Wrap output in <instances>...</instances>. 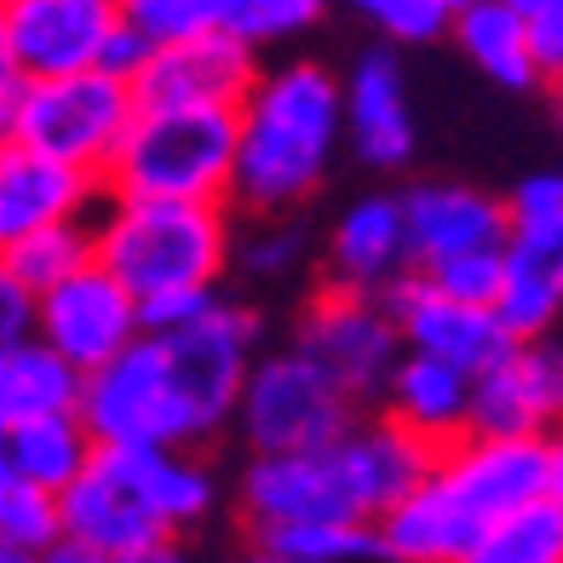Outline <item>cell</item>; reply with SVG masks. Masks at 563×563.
Masks as SVG:
<instances>
[{
	"mask_svg": "<svg viewBox=\"0 0 563 563\" xmlns=\"http://www.w3.org/2000/svg\"><path fill=\"white\" fill-rule=\"evenodd\" d=\"M265 351L253 305L213 299L178 328H144L121 356L87 374L81 420L98 443H185L201 449L236 426L247 374Z\"/></svg>",
	"mask_w": 563,
	"mask_h": 563,
	"instance_id": "cell-1",
	"label": "cell"
},
{
	"mask_svg": "<svg viewBox=\"0 0 563 563\" xmlns=\"http://www.w3.org/2000/svg\"><path fill=\"white\" fill-rule=\"evenodd\" d=\"M236 115L242 144L230 201L242 213H305L345 150V75L322 58L265 64Z\"/></svg>",
	"mask_w": 563,
	"mask_h": 563,
	"instance_id": "cell-2",
	"label": "cell"
},
{
	"mask_svg": "<svg viewBox=\"0 0 563 563\" xmlns=\"http://www.w3.org/2000/svg\"><path fill=\"white\" fill-rule=\"evenodd\" d=\"M552 495V438L466 431L438 454L431 477L379 518L386 563H460L495 518Z\"/></svg>",
	"mask_w": 563,
	"mask_h": 563,
	"instance_id": "cell-3",
	"label": "cell"
},
{
	"mask_svg": "<svg viewBox=\"0 0 563 563\" xmlns=\"http://www.w3.org/2000/svg\"><path fill=\"white\" fill-rule=\"evenodd\" d=\"M98 224V265H110L139 299L219 288L236 271L230 201L110 196Z\"/></svg>",
	"mask_w": 563,
	"mask_h": 563,
	"instance_id": "cell-4",
	"label": "cell"
},
{
	"mask_svg": "<svg viewBox=\"0 0 563 563\" xmlns=\"http://www.w3.org/2000/svg\"><path fill=\"white\" fill-rule=\"evenodd\" d=\"M236 144H242L236 104L139 110L104 173V185L110 196L230 201L236 196Z\"/></svg>",
	"mask_w": 563,
	"mask_h": 563,
	"instance_id": "cell-5",
	"label": "cell"
},
{
	"mask_svg": "<svg viewBox=\"0 0 563 563\" xmlns=\"http://www.w3.org/2000/svg\"><path fill=\"white\" fill-rule=\"evenodd\" d=\"M133 115H139L133 81H121L110 69L41 75V81L0 69V133H7V144L110 173Z\"/></svg>",
	"mask_w": 563,
	"mask_h": 563,
	"instance_id": "cell-6",
	"label": "cell"
},
{
	"mask_svg": "<svg viewBox=\"0 0 563 563\" xmlns=\"http://www.w3.org/2000/svg\"><path fill=\"white\" fill-rule=\"evenodd\" d=\"M356 408L363 402L288 340L276 351H260L230 431L242 438L247 454H294V449L340 443L356 426Z\"/></svg>",
	"mask_w": 563,
	"mask_h": 563,
	"instance_id": "cell-7",
	"label": "cell"
},
{
	"mask_svg": "<svg viewBox=\"0 0 563 563\" xmlns=\"http://www.w3.org/2000/svg\"><path fill=\"white\" fill-rule=\"evenodd\" d=\"M294 345L322 363L356 402H379L391 386V374L402 363V328L391 317L386 294L368 288H345V282H328L305 294V305L294 311Z\"/></svg>",
	"mask_w": 563,
	"mask_h": 563,
	"instance_id": "cell-8",
	"label": "cell"
},
{
	"mask_svg": "<svg viewBox=\"0 0 563 563\" xmlns=\"http://www.w3.org/2000/svg\"><path fill=\"white\" fill-rule=\"evenodd\" d=\"M236 518L247 534H265L282 523L374 518V511L363 500V483H356L345 438H340V443L294 449V454H247V466L236 472Z\"/></svg>",
	"mask_w": 563,
	"mask_h": 563,
	"instance_id": "cell-9",
	"label": "cell"
},
{
	"mask_svg": "<svg viewBox=\"0 0 563 563\" xmlns=\"http://www.w3.org/2000/svg\"><path fill=\"white\" fill-rule=\"evenodd\" d=\"M121 23V0H0V69L30 81L98 69Z\"/></svg>",
	"mask_w": 563,
	"mask_h": 563,
	"instance_id": "cell-10",
	"label": "cell"
},
{
	"mask_svg": "<svg viewBox=\"0 0 563 563\" xmlns=\"http://www.w3.org/2000/svg\"><path fill=\"white\" fill-rule=\"evenodd\" d=\"M35 334L46 345H58L81 374H92L144 334V299L126 288L110 265L92 260L75 276H64L58 288L41 294Z\"/></svg>",
	"mask_w": 563,
	"mask_h": 563,
	"instance_id": "cell-11",
	"label": "cell"
},
{
	"mask_svg": "<svg viewBox=\"0 0 563 563\" xmlns=\"http://www.w3.org/2000/svg\"><path fill=\"white\" fill-rule=\"evenodd\" d=\"M345 150L368 173H402L420 156L415 110H408V75L391 41L363 46L345 69Z\"/></svg>",
	"mask_w": 563,
	"mask_h": 563,
	"instance_id": "cell-12",
	"label": "cell"
},
{
	"mask_svg": "<svg viewBox=\"0 0 563 563\" xmlns=\"http://www.w3.org/2000/svg\"><path fill=\"white\" fill-rule=\"evenodd\" d=\"M391 299V317L402 328V345L408 351H426V356H443V363H460L483 374L489 363L518 345L506 334V322L495 305H477V299H460L449 288H438L426 271H408L397 288H386Z\"/></svg>",
	"mask_w": 563,
	"mask_h": 563,
	"instance_id": "cell-13",
	"label": "cell"
},
{
	"mask_svg": "<svg viewBox=\"0 0 563 563\" xmlns=\"http://www.w3.org/2000/svg\"><path fill=\"white\" fill-rule=\"evenodd\" d=\"M253 75H260V46H247L230 30H208V35L156 46L150 64L133 75V98H139V110L242 104Z\"/></svg>",
	"mask_w": 563,
	"mask_h": 563,
	"instance_id": "cell-14",
	"label": "cell"
},
{
	"mask_svg": "<svg viewBox=\"0 0 563 563\" xmlns=\"http://www.w3.org/2000/svg\"><path fill=\"white\" fill-rule=\"evenodd\" d=\"M563 426V345L518 340L477 374L472 431L489 438H552Z\"/></svg>",
	"mask_w": 563,
	"mask_h": 563,
	"instance_id": "cell-15",
	"label": "cell"
},
{
	"mask_svg": "<svg viewBox=\"0 0 563 563\" xmlns=\"http://www.w3.org/2000/svg\"><path fill=\"white\" fill-rule=\"evenodd\" d=\"M415 271V242H408L402 190H368L351 196L322 230V276L345 288L386 294Z\"/></svg>",
	"mask_w": 563,
	"mask_h": 563,
	"instance_id": "cell-16",
	"label": "cell"
},
{
	"mask_svg": "<svg viewBox=\"0 0 563 563\" xmlns=\"http://www.w3.org/2000/svg\"><path fill=\"white\" fill-rule=\"evenodd\" d=\"M98 460L156 511L178 541L219 518V500H224L219 472L185 443H98Z\"/></svg>",
	"mask_w": 563,
	"mask_h": 563,
	"instance_id": "cell-17",
	"label": "cell"
},
{
	"mask_svg": "<svg viewBox=\"0 0 563 563\" xmlns=\"http://www.w3.org/2000/svg\"><path fill=\"white\" fill-rule=\"evenodd\" d=\"M408 242H415V271L443 265L454 253L506 247V196H489L466 178H415L402 190Z\"/></svg>",
	"mask_w": 563,
	"mask_h": 563,
	"instance_id": "cell-18",
	"label": "cell"
},
{
	"mask_svg": "<svg viewBox=\"0 0 563 563\" xmlns=\"http://www.w3.org/2000/svg\"><path fill=\"white\" fill-rule=\"evenodd\" d=\"M98 196H110L104 173L58 162L46 150H23V144L0 150V242L23 236V230H41V224L92 219Z\"/></svg>",
	"mask_w": 563,
	"mask_h": 563,
	"instance_id": "cell-19",
	"label": "cell"
},
{
	"mask_svg": "<svg viewBox=\"0 0 563 563\" xmlns=\"http://www.w3.org/2000/svg\"><path fill=\"white\" fill-rule=\"evenodd\" d=\"M472 402H477V374L443 363V356H426V351H402V363L391 374L379 408L397 415L408 431H420L426 443H460L472 431Z\"/></svg>",
	"mask_w": 563,
	"mask_h": 563,
	"instance_id": "cell-20",
	"label": "cell"
},
{
	"mask_svg": "<svg viewBox=\"0 0 563 563\" xmlns=\"http://www.w3.org/2000/svg\"><path fill=\"white\" fill-rule=\"evenodd\" d=\"M64 534H69V541H81V547H92V552H110V558L144 552L156 541H173L167 523L133 489H126V483L98 454H92V466L64 489Z\"/></svg>",
	"mask_w": 563,
	"mask_h": 563,
	"instance_id": "cell-21",
	"label": "cell"
},
{
	"mask_svg": "<svg viewBox=\"0 0 563 563\" xmlns=\"http://www.w3.org/2000/svg\"><path fill=\"white\" fill-rule=\"evenodd\" d=\"M449 41L460 46V58L500 92H534L541 81H552L518 0H466V7L454 12Z\"/></svg>",
	"mask_w": 563,
	"mask_h": 563,
	"instance_id": "cell-22",
	"label": "cell"
},
{
	"mask_svg": "<svg viewBox=\"0 0 563 563\" xmlns=\"http://www.w3.org/2000/svg\"><path fill=\"white\" fill-rule=\"evenodd\" d=\"M92 454H98V438H92V426L81 420V408L0 426V472L30 477V483L58 489V495L92 466Z\"/></svg>",
	"mask_w": 563,
	"mask_h": 563,
	"instance_id": "cell-23",
	"label": "cell"
},
{
	"mask_svg": "<svg viewBox=\"0 0 563 563\" xmlns=\"http://www.w3.org/2000/svg\"><path fill=\"white\" fill-rule=\"evenodd\" d=\"M81 391H87V374L41 334L0 345V426L35 420V415H69V408H81Z\"/></svg>",
	"mask_w": 563,
	"mask_h": 563,
	"instance_id": "cell-24",
	"label": "cell"
},
{
	"mask_svg": "<svg viewBox=\"0 0 563 563\" xmlns=\"http://www.w3.org/2000/svg\"><path fill=\"white\" fill-rule=\"evenodd\" d=\"M322 260V236L299 213H247L236 230V271L253 288H294Z\"/></svg>",
	"mask_w": 563,
	"mask_h": 563,
	"instance_id": "cell-25",
	"label": "cell"
},
{
	"mask_svg": "<svg viewBox=\"0 0 563 563\" xmlns=\"http://www.w3.org/2000/svg\"><path fill=\"white\" fill-rule=\"evenodd\" d=\"M98 260V224L92 219H64V224H41L23 236L0 242V276L23 282V288H58L64 276H75L81 265Z\"/></svg>",
	"mask_w": 563,
	"mask_h": 563,
	"instance_id": "cell-26",
	"label": "cell"
},
{
	"mask_svg": "<svg viewBox=\"0 0 563 563\" xmlns=\"http://www.w3.org/2000/svg\"><path fill=\"white\" fill-rule=\"evenodd\" d=\"M495 311L511 340H552L563 328V260L506 247V282L495 294Z\"/></svg>",
	"mask_w": 563,
	"mask_h": 563,
	"instance_id": "cell-27",
	"label": "cell"
},
{
	"mask_svg": "<svg viewBox=\"0 0 563 563\" xmlns=\"http://www.w3.org/2000/svg\"><path fill=\"white\" fill-rule=\"evenodd\" d=\"M460 563H563V506L552 495L495 518Z\"/></svg>",
	"mask_w": 563,
	"mask_h": 563,
	"instance_id": "cell-28",
	"label": "cell"
},
{
	"mask_svg": "<svg viewBox=\"0 0 563 563\" xmlns=\"http://www.w3.org/2000/svg\"><path fill=\"white\" fill-rule=\"evenodd\" d=\"M247 541H265L299 563H386V541H379L374 518H311V523L247 534Z\"/></svg>",
	"mask_w": 563,
	"mask_h": 563,
	"instance_id": "cell-29",
	"label": "cell"
},
{
	"mask_svg": "<svg viewBox=\"0 0 563 563\" xmlns=\"http://www.w3.org/2000/svg\"><path fill=\"white\" fill-rule=\"evenodd\" d=\"M506 247L563 260V167L523 173L506 190Z\"/></svg>",
	"mask_w": 563,
	"mask_h": 563,
	"instance_id": "cell-30",
	"label": "cell"
},
{
	"mask_svg": "<svg viewBox=\"0 0 563 563\" xmlns=\"http://www.w3.org/2000/svg\"><path fill=\"white\" fill-rule=\"evenodd\" d=\"M58 541H64V495L41 489L30 477L0 472V547L23 552V558H41Z\"/></svg>",
	"mask_w": 563,
	"mask_h": 563,
	"instance_id": "cell-31",
	"label": "cell"
},
{
	"mask_svg": "<svg viewBox=\"0 0 563 563\" xmlns=\"http://www.w3.org/2000/svg\"><path fill=\"white\" fill-rule=\"evenodd\" d=\"M328 18V0H224V30L247 46H288Z\"/></svg>",
	"mask_w": 563,
	"mask_h": 563,
	"instance_id": "cell-32",
	"label": "cell"
},
{
	"mask_svg": "<svg viewBox=\"0 0 563 563\" xmlns=\"http://www.w3.org/2000/svg\"><path fill=\"white\" fill-rule=\"evenodd\" d=\"M356 18L391 46H431L454 30V0H351Z\"/></svg>",
	"mask_w": 563,
	"mask_h": 563,
	"instance_id": "cell-33",
	"label": "cell"
},
{
	"mask_svg": "<svg viewBox=\"0 0 563 563\" xmlns=\"http://www.w3.org/2000/svg\"><path fill=\"white\" fill-rule=\"evenodd\" d=\"M121 18L144 30L156 46L224 30V0H121Z\"/></svg>",
	"mask_w": 563,
	"mask_h": 563,
	"instance_id": "cell-34",
	"label": "cell"
},
{
	"mask_svg": "<svg viewBox=\"0 0 563 563\" xmlns=\"http://www.w3.org/2000/svg\"><path fill=\"white\" fill-rule=\"evenodd\" d=\"M426 276L438 288L460 294V299H477V305H495L500 282H506V247H477V253H454L443 265H426Z\"/></svg>",
	"mask_w": 563,
	"mask_h": 563,
	"instance_id": "cell-35",
	"label": "cell"
},
{
	"mask_svg": "<svg viewBox=\"0 0 563 563\" xmlns=\"http://www.w3.org/2000/svg\"><path fill=\"white\" fill-rule=\"evenodd\" d=\"M35 317H41V294L23 288V282H12V276H0V345L30 340Z\"/></svg>",
	"mask_w": 563,
	"mask_h": 563,
	"instance_id": "cell-36",
	"label": "cell"
},
{
	"mask_svg": "<svg viewBox=\"0 0 563 563\" xmlns=\"http://www.w3.org/2000/svg\"><path fill=\"white\" fill-rule=\"evenodd\" d=\"M523 18H529V35L541 46V64L547 75L563 69V0H518Z\"/></svg>",
	"mask_w": 563,
	"mask_h": 563,
	"instance_id": "cell-37",
	"label": "cell"
},
{
	"mask_svg": "<svg viewBox=\"0 0 563 563\" xmlns=\"http://www.w3.org/2000/svg\"><path fill=\"white\" fill-rule=\"evenodd\" d=\"M150 53H156V41H150L144 30H133V23H121V30L110 35V46H104V58H98V69H110V75H121V81H133V75L150 64Z\"/></svg>",
	"mask_w": 563,
	"mask_h": 563,
	"instance_id": "cell-38",
	"label": "cell"
},
{
	"mask_svg": "<svg viewBox=\"0 0 563 563\" xmlns=\"http://www.w3.org/2000/svg\"><path fill=\"white\" fill-rule=\"evenodd\" d=\"M219 299V288H190V294H162V299H144V328H178V322H190L201 317L208 305Z\"/></svg>",
	"mask_w": 563,
	"mask_h": 563,
	"instance_id": "cell-39",
	"label": "cell"
},
{
	"mask_svg": "<svg viewBox=\"0 0 563 563\" xmlns=\"http://www.w3.org/2000/svg\"><path fill=\"white\" fill-rule=\"evenodd\" d=\"M115 563H196V558H190L185 541L173 534V541H156V547H144V552H121Z\"/></svg>",
	"mask_w": 563,
	"mask_h": 563,
	"instance_id": "cell-40",
	"label": "cell"
},
{
	"mask_svg": "<svg viewBox=\"0 0 563 563\" xmlns=\"http://www.w3.org/2000/svg\"><path fill=\"white\" fill-rule=\"evenodd\" d=\"M35 563H115V558L110 552H92V547H81V541H69V534H64V541L53 552H41Z\"/></svg>",
	"mask_w": 563,
	"mask_h": 563,
	"instance_id": "cell-41",
	"label": "cell"
},
{
	"mask_svg": "<svg viewBox=\"0 0 563 563\" xmlns=\"http://www.w3.org/2000/svg\"><path fill=\"white\" fill-rule=\"evenodd\" d=\"M224 563H299V558H288V552H276V547H265V541H247L242 552H230Z\"/></svg>",
	"mask_w": 563,
	"mask_h": 563,
	"instance_id": "cell-42",
	"label": "cell"
},
{
	"mask_svg": "<svg viewBox=\"0 0 563 563\" xmlns=\"http://www.w3.org/2000/svg\"><path fill=\"white\" fill-rule=\"evenodd\" d=\"M552 500L563 506V426L552 431Z\"/></svg>",
	"mask_w": 563,
	"mask_h": 563,
	"instance_id": "cell-43",
	"label": "cell"
},
{
	"mask_svg": "<svg viewBox=\"0 0 563 563\" xmlns=\"http://www.w3.org/2000/svg\"><path fill=\"white\" fill-rule=\"evenodd\" d=\"M0 563H35V558H23V552H7V547H0Z\"/></svg>",
	"mask_w": 563,
	"mask_h": 563,
	"instance_id": "cell-44",
	"label": "cell"
},
{
	"mask_svg": "<svg viewBox=\"0 0 563 563\" xmlns=\"http://www.w3.org/2000/svg\"><path fill=\"white\" fill-rule=\"evenodd\" d=\"M558 87V121H563V81H552Z\"/></svg>",
	"mask_w": 563,
	"mask_h": 563,
	"instance_id": "cell-45",
	"label": "cell"
},
{
	"mask_svg": "<svg viewBox=\"0 0 563 563\" xmlns=\"http://www.w3.org/2000/svg\"><path fill=\"white\" fill-rule=\"evenodd\" d=\"M552 81H563V69H558V75H552Z\"/></svg>",
	"mask_w": 563,
	"mask_h": 563,
	"instance_id": "cell-46",
	"label": "cell"
},
{
	"mask_svg": "<svg viewBox=\"0 0 563 563\" xmlns=\"http://www.w3.org/2000/svg\"><path fill=\"white\" fill-rule=\"evenodd\" d=\"M454 7H466V0H454Z\"/></svg>",
	"mask_w": 563,
	"mask_h": 563,
	"instance_id": "cell-47",
	"label": "cell"
}]
</instances>
